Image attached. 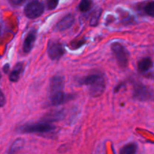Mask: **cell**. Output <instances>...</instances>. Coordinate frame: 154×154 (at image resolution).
Instances as JSON below:
<instances>
[{
    "label": "cell",
    "instance_id": "cell-1",
    "mask_svg": "<svg viewBox=\"0 0 154 154\" xmlns=\"http://www.w3.org/2000/svg\"><path fill=\"white\" fill-rule=\"evenodd\" d=\"M81 84H84L87 87L90 96L93 97H99L102 96L105 92V78L102 74H92L85 77L82 81Z\"/></svg>",
    "mask_w": 154,
    "mask_h": 154
},
{
    "label": "cell",
    "instance_id": "cell-2",
    "mask_svg": "<svg viewBox=\"0 0 154 154\" xmlns=\"http://www.w3.org/2000/svg\"><path fill=\"white\" fill-rule=\"evenodd\" d=\"M64 81L63 77L57 75L53 77L50 84V98L54 105H62L66 102L68 96L63 92Z\"/></svg>",
    "mask_w": 154,
    "mask_h": 154
},
{
    "label": "cell",
    "instance_id": "cell-3",
    "mask_svg": "<svg viewBox=\"0 0 154 154\" xmlns=\"http://www.w3.org/2000/svg\"><path fill=\"white\" fill-rule=\"evenodd\" d=\"M55 129V127L47 122L31 123V124L23 125L17 129L21 133H48Z\"/></svg>",
    "mask_w": 154,
    "mask_h": 154
},
{
    "label": "cell",
    "instance_id": "cell-4",
    "mask_svg": "<svg viewBox=\"0 0 154 154\" xmlns=\"http://www.w3.org/2000/svg\"><path fill=\"white\" fill-rule=\"evenodd\" d=\"M111 51L114 53L117 63L121 68L127 67L129 63V53L126 48L119 42L111 45Z\"/></svg>",
    "mask_w": 154,
    "mask_h": 154
},
{
    "label": "cell",
    "instance_id": "cell-5",
    "mask_svg": "<svg viewBox=\"0 0 154 154\" xmlns=\"http://www.w3.org/2000/svg\"><path fill=\"white\" fill-rule=\"evenodd\" d=\"M133 96L139 101L154 102V89L143 84H137L134 88Z\"/></svg>",
    "mask_w": 154,
    "mask_h": 154
},
{
    "label": "cell",
    "instance_id": "cell-6",
    "mask_svg": "<svg viewBox=\"0 0 154 154\" xmlns=\"http://www.w3.org/2000/svg\"><path fill=\"white\" fill-rule=\"evenodd\" d=\"M45 7L43 4L38 1H34L27 4L24 9V14L26 16L30 19H35L43 14Z\"/></svg>",
    "mask_w": 154,
    "mask_h": 154
},
{
    "label": "cell",
    "instance_id": "cell-7",
    "mask_svg": "<svg viewBox=\"0 0 154 154\" xmlns=\"http://www.w3.org/2000/svg\"><path fill=\"white\" fill-rule=\"evenodd\" d=\"M65 50L60 42L51 41L48 46V54L53 60H58L64 55Z\"/></svg>",
    "mask_w": 154,
    "mask_h": 154
},
{
    "label": "cell",
    "instance_id": "cell-8",
    "mask_svg": "<svg viewBox=\"0 0 154 154\" xmlns=\"http://www.w3.org/2000/svg\"><path fill=\"white\" fill-rule=\"evenodd\" d=\"M36 35H37L36 30L32 29L28 33L27 36L26 37L23 42V51L26 54L30 52L32 49L35 42L36 40Z\"/></svg>",
    "mask_w": 154,
    "mask_h": 154
},
{
    "label": "cell",
    "instance_id": "cell-9",
    "mask_svg": "<svg viewBox=\"0 0 154 154\" xmlns=\"http://www.w3.org/2000/svg\"><path fill=\"white\" fill-rule=\"evenodd\" d=\"M74 21H75V17H74L73 15L68 14L59 21L56 27L60 31H63V30H66L67 29L70 28L72 26V24L74 23Z\"/></svg>",
    "mask_w": 154,
    "mask_h": 154
},
{
    "label": "cell",
    "instance_id": "cell-10",
    "mask_svg": "<svg viewBox=\"0 0 154 154\" xmlns=\"http://www.w3.org/2000/svg\"><path fill=\"white\" fill-rule=\"evenodd\" d=\"M153 61L150 57H144L138 63V69L141 72H147L153 67Z\"/></svg>",
    "mask_w": 154,
    "mask_h": 154
},
{
    "label": "cell",
    "instance_id": "cell-11",
    "mask_svg": "<svg viewBox=\"0 0 154 154\" xmlns=\"http://www.w3.org/2000/svg\"><path fill=\"white\" fill-rule=\"evenodd\" d=\"M23 71V64L21 63H17L11 71L9 76V79L12 82H17L20 78V75Z\"/></svg>",
    "mask_w": 154,
    "mask_h": 154
},
{
    "label": "cell",
    "instance_id": "cell-12",
    "mask_svg": "<svg viewBox=\"0 0 154 154\" xmlns=\"http://www.w3.org/2000/svg\"><path fill=\"white\" fill-rule=\"evenodd\" d=\"M63 117H64V114H63V111H56V112L47 114L45 118H44V122L51 123V122L62 120Z\"/></svg>",
    "mask_w": 154,
    "mask_h": 154
},
{
    "label": "cell",
    "instance_id": "cell-13",
    "mask_svg": "<svg viewBox=\"0 0 154 154\" xmlns=\"http://www.w3.org/2000/svg\"><path fill=\"white\" fill-rule=\"evenodd\" d=\"M137 149H138V147H137L136 144L129 143L122 147L120 151V154H135L137 152Z\"/></svg>",
    "mask_w": 154,
    "mask_h": 154
},
{
    "label": "cell",
    "instance_id": "cell-14",
    "mask_svg": "<svg viewBox=\"0 0 154 154\" xmlns=\"http://www.w3.org/2000/svg\"><path fill=\"white\" fill-rule=\"evenodd\" d=\"M101 14H102V9L101 8H97L96 10L93 11V13L90 15V25L92 26H95L98 24L99 20V18H100Z\"/></svg>",
    "mask_w": 154,
    "mask_h": 154
},
{
    "label": "cell",
    "instance_id": "cell-15",
    "mask_svg": "<svg viewBox=\"0 0 154 154\" xmlns=\"http://www.w3.org/2000/svg\"><path fill=\"white\" fill-rule=\"evenodd\" d=\"M24 145V140L22 138H18V139L15 140L13 142L12 145L11 146L10 149H9V154H13L16 153L17 151L20 150Z\"/></svg>",
    "mask_w": 154,
    "mask_h": 154
},
{
    "label": "cell",
    "instance_id": "cell-16",
    "mask_svg": "<svg viewBox=\"0 0 154 154\" xmlns=\"http://www.w3.org/2000/svg\"><path fill=\"white\" fill-rule=\"evenodd\" d=\"M93 5V1L92 0H81L80 2L78 8L81 11L87 12L90 10Z\"/></svg>",
    "mask_w": 154,
    "mask_h": 154
},
{
    "label": "cell",
    "instance_id": "cell-17",
    "mask_svg": "<svg viewBox=\"0 0 154 154\" xmlns=\"http://www.w3.org/2000/svg\"><path fill=\"white\" fill-rule=\"evenodd\" d=\"M144 11L147 15L154 17V2H150L144 7Z\"/></svg>",
    "mask_w": 154,
    "mask_h": 154
},
{
    "label": "cell",
    "instance_id": "cell-18",
    "mask_svg": "<svg viewBox=\"0 0 154 154\" xmlns=\"http://www.w3.org/2000/svg\"><path fill=\"white\" fill-rule=\"evenodd\" d=\"M58 5V0H48L47 7L49 10H54Z\"/></svg>",
    "mask_w": 154,
    "mask_h": 154
},
{
    "label": "cell",
    "instance_id": "cell-19",
    "mask_svg": "<svg viewBox=\"0 0 154 154\" xmlns=\"http://www.w3.org/2000/svg\"><path fill=\"white\" fill-rule=\"evenodd\" d=\"M8 1L13 5H20L23 4L26 2H29V3L32 2L36 1V0H8Z\"/></svg>",
    "mask_w": 154,
    "mask_h": 154
},
{
    "label": "cell",
    "instance_id": "cell-20",
    "mask_svg": "<svg viewBox=\"0 0 154 154\" xmlns=\"http://www.w3.org/2000/svg\"><path fill=\"white\" fill-rule=\"evenodd\" d=\"M5 104V98L2 92L0 90V107H2Z\"/></svg>",
    "mask_w": 154,
    "mask_h": 154
},
{
    "label": "cell",
    "instance_id": "cell-21",
    "mask_svg": "<svg viewBox=\"0 0 154 154\" xmlns=\"http://www.w3.org/2000/svg\"><path fill=\"white\" fill-rule=\"evenodd\" d=\"M0 78H1V74H0Z\"/></svg>",
    "mask_w": 154,
    "mask_h": 154
},
{
    "label": "cell",
    "instance_id": "cell-22",
    "mask_svg": "<svg viewBox=\"0 0 154 154\" xmlns=\"http://www.w3.org/2000/svg\"><path fill=\"white\" fill-rule=\"evenodd\" d=\"M0 32H1V29H0Z\"/></svg>",
    "mask_w": 154,
    "mask_h": 154
}]
</instances>
